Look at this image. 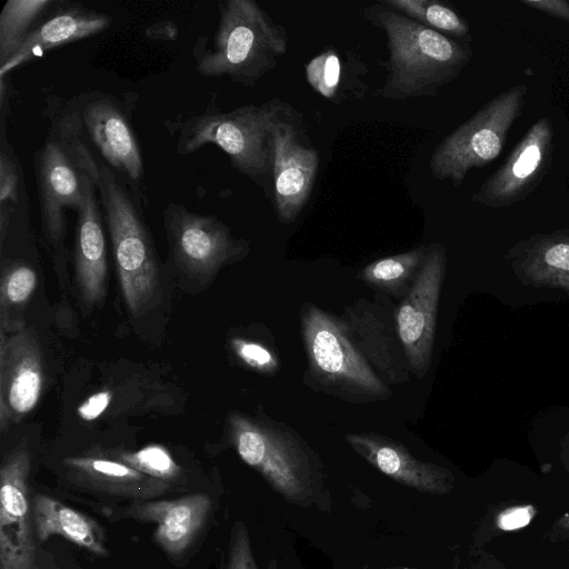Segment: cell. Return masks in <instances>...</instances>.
<instances>
[{
    "mask_svg": "<svg viewBox=\"0 0 569 569\" xmlns=\"http://www.w3.org/2000/svg\"><path fill=\"white\" fill-rule=\"evenodd\" d=\"M229 440L243 462L284 500L302 508H331L328 473L319 455L291 426L260 412L231 411Z\"/></svg>",
    "mask_w": 569,
    "mask_h": 569,
    "instance_id": "6da1fadb",
    "label": "cell"
},
{
    "mask_svg": "<svg viewBox=\"0 0 569 569\" xmlns=\"http://www.w3.org/2000/svg\"><path fill=\"white\" fill-rule=\"evenodd\" d=\"M386 33L388 74L378 91L386 99L435 97L458 78L472 58V49L425 27L378 1L363 11Z\"/></svg>",
    "mask_w": 569,
    "mask_h": 569,
    "instance_id": "7a4b0ae2",
    "label": "cell"
},
{
    "mask_svg": "<svg viewBox=\"0 0 569 569\" xmlns=\"http://www.w3.org/2000/svg\"><path fill=\"white\" fill-rule=\"evenodd\" d=\"M219 20L211 43H193L196 70L202 77H228L253 87L273 70L288 50V33L253 0L219 1Z\"/></svg>",
    "mask_w": 569,
    "mask_h": 569,
    "instance_id": "3957f363",
    "label": "cell"
},
{
    "mask_svg": "<svg viewBox=\"0 0 569 569\" xmlns=\"http://www.w3.org/2000/svg\"><path fill=\"white\" fill-rule=\"evenodd\" d=\"M84 166L99 193L124 302L138 317L152 306L160 288L158 257L141 204L126 182L90 152Z\"/></svg>",
    "mask_w": 569,
    "mask_h": 569,
    "instance_id": "277c9868",
    "label": "cell"
},
{
    "mask_svg": "<svg viewBox=\"0 0 569 569\" xmlns=\"http://www.w3.org/2000/svg\"><path fill=\"white\" fill-rule=\"evenodd\" d=\"M299 318L307 360L302 382L307 388L352 405L391 397L390 387L356 349L337 315L307 301Z\"/></svg>",
    "mask_w": 569,
    "mask_h": 569,
    "instance_id": "5b68a950",
    "label": "cell"
},
{
    "mask_svg": "<svg viewBox=\"0 0 569 569\" xmlns=\"http://www.w3.org/2000/svg\"><path fill=\"white\" fill-rule=\"evenodd\" d=\"M286 103L274 98L262 104H247L228 112L209 106L206 111L170 122L177 152L190 154L216 144L232 166L259 186L271 169L269 130Z\"/></svg>",
    "mask_w": 569,
    "mask_h": 569,
    "instance_id": "8992f818",
    "label": "cell"
},
{
    "mask_svg": "<svg viewBox=\"0 0 569 569\" xmlns=\"http://www.w3.org/2000/svg\"><path fill=\"white\" fill-rule=\"evenodd\" d=\"M528 86L505 89L450 132L433 150L429 168L437 180L460 184L467 173L492 162L525 106Z\"/></svg>",
    "mask_w": 569,
    "mask_h": 569,
    "instance_id": "52a82bcc",
    "label": "cell"
},
{
    "mask_svg": "<svg viewBox=\"0 0 569 569\" xmlns=\"http://www.w3.org/2000/svg\"><path fill=\"white\" fill-rule=\"evenodd\" d=\"M34 156L42 232L54 248L63 244L66 210L80 207L83 198L86 146L64 119Z\"/></svg>",
    "mask_w": 569,
    "mask_h": 569,
    "instance_id": "ba28073f",
    "label": "cell"
},
{
    "mask_svg": "<svg viewBox=\"0 0 569 569\" xmlns=\"http://www.w3.org/2000/svg\"><path fill=\"white\" fill-rule=\"evenodd\" d=\"M170 257L177 267L197 279H210L223 267L250 252L248 241L212 214L190 211L169 201L162 212Z\"/></svg>",
    "mask_w": 569,
    "mask_h": 569,
    "instance_id": "9c48e42d",
    "label": "cell"
},
{
    "mask_svg": "<svg viewBox=\"0 0 569 569\" xmlns=\"http://www.w3.org/2000/svg\"><path fill=\"white\" fill-rule=\"evenodd\" d=\"M396 303L376 292L372 300L360 298L338 316L347 336L388 386L409 381V361L396 325Z\"/></svg>",
    "mask_w": 569,
    "mask_h": 569,
    "instance_id": "30bf717a",
    "label": "cell"
},
{
    "mask_svg": "<svg viewBox=\"0 0 569 569\" xmlns=\"http://www.w3.org/2000/svg\"><path fill=\"white\" fill-rule=\"evenodd\" d=\"M69 116L86 130L108 167L131 188L141 204L143 158L122 104L109 94L91 92L79 99L78 110Z\"/></svg>",
    "mask_w": 569,
    "mask_h": 569,
    "instance_id": "8fae6325",
    "label": "cell"
},
{
    "mask_svg": "<svg viewBox=\"0 0 569 569\" xmlns=\"http://www.w3.org/2000/svg\"><path fill=\"white\" fill-rule=\"evenodd\" d=\"M447 256L441 243L428 246L426 261L407 296L396 306V325L411 376L422 379L432 360L436 323Z\"/></svg>",
    "mask_w": 569,
    "mask_h": 569,
    "instance_id": "7c38bea8",
    "label": "cell"
},
{
    "mask_svg": "<svg viewBox=\"0 0 569 569\" xmlns=\"http://www.w3.org/2000/svg\"><path fill=\"white\" fill-rule=\"evenodd\" d=\"M555 131L549 118L536 121L505 162L471 196L489 208H505L525 200L550 170Z\"/></svg>",
    "mask_w": 569,
    "mask_h": 569,
    "instance_id": "4fadbf2b",
    "label": "cell"
},
{
    "mask_svg": "<svg viewBox=\"0 0 569 569\" xmlns=\"http://www.w3.org/2000/svg\"><path fill=\"white\" fill-rule=\"evenodd\" d=\"M288 112L286 104L268 136L274 208L278 220L284 224L293 222L308 202L319 168L318 151L302 143Z\"/></svg>",
    "mask_w": 569,
    "mask_h": 569,
    "instance_id": "5bb4252c",
    "label": "cell"
},
{
    "mask_svg": "<svg viewBox=\"0 0 569 569\" xmlns=\"http://www.w3.org/2000/svg\"><path fill=\"white\" fill-rule=\"evenodd\" d=\"M0 332V428L4 431L36 408L44 371L39 341L26 326Z\"/></svg>",
    "mask_w": 569,
    "mask_h": 569,
    "instance_id": "9a60e30c",
    "label": "cell"
},
{
    "mask_svg": "<svg viewBox=\"0 0 569 569\" xmlns=\"http://www.w3.org/2000/svg\"><path fill=\"white\" fill-rule=\"evenodd\" d=\"M83 184L82 202L76 211L74 270L80 298L88 308H93L99 307L107 295V246L101 202L87 169Z\"/></svg>",
    "mask_w": 569,
    "mask_h": 569,
    "instance_id": "2e32d148",
    "label": "cell"
},
{
    "mask_svg": "<svg viewBox=\"0 0 569 569\" xmlns=\"http://www.w3.org/2000/svg\"><path fill=\"white\" fill-rule=\"evenodd\" d=\"M345 440L368 463L406 487L432 495L453 488L455 477L448 469L417 459L398 440L376 432H349Z\"/></svg>",
    "mask_w": 569,
    "mask_h": 569,
    "instance_id": "e0dca14e",
    "label": "cell"
},
{
    "mask_svg": "<svg viewBox=\"0 0 569 569\" xmlns=\"http://www.w3.org/2000/svg\"><path fill=\"white\" fill-rule=\"evenodd\" d=\"M30 455L16 448L3 458L0 469V551L14 555L26 569L33 560L30 531L28 478Z\"/></svg>",
    "mask_w": 569,
    "mask_h": 569,
    "instance_id": "ac0fdd59",
    "label": "cell"
},
{
    "mask_svg": "<svg viewBox=\"0 0 569 569\" xmlns=\"http://www.w3.org/2000/svg\"><path fill=\"white\" fill-rule=\"evenodd\" d=\"M210 510V498L194 493L169 500L138 501L124 515L156 523L157 543L168 555L179 556L190 548L203 529Z\"/></svg>",
    "mask_w": 569,
    "mask_h": 569,
    "instance_id": "d6986e66",
    "label": "cell"
},
{
    "mask_svg": "<svg viewBox=\"0 0 569 569\" xmlns=\"http://www.w3.org/2000/svg\"><path fill=\"white\" fill-rule=\"evenodd\" d=\"M111 17L79 3L62 2L50 17L40 20L16 53L0 67V78L60 46L106 30Z\"/></svg>",
    "mask_w": 569,
    "mask_h": 569,
    "instance_id": "ffe728a7",
    "label": "cell"
},
{
    "mask_svg": "<svg viewBox=\"0 0 569 569\" xmlns=\"http://www.w3.org/2000/svg\"><path fill=\"white\" fill-rule=\"evenodd\" d=\"M71 480L91 491L147 501L168 492L171 485L149 477L117 458L80 456L64 459Z\"/></svg>",
    "mask_w": 569,
    "mask_h": 569,
    "instance_id": "44dd1931",
    "label": "cell"
},
{
    "mask_svg": "<svg viewBox=\"0 0 569 569\" xmlns=\"http://www.w3.org/2000/svg\"><path fill=\"white\" fill-rule=\"evenodd\" d=\"M33 522L37 538L42 542L51 536H61L98 556L109 553L100 525L86 513L52 497H34Z\"/></svg>",
    "mask_w": 569,
    "mask_h": 569,
    "instance_id": "7402d4cb",
    "label": "cell"
},
{
    "mask_svg": "<svg viewBox=\"0 0 569 569\" xmlns=\"http://www.w3.org/2000/svg\"><path fill=\"white\" fill-rule=\"evenodd\" d=\"M518 267L532 283L569 291V230L531 237L520 249Z\"/></svg>",
    "mask_w": 569,
    "mask_h": 569,
    "instance_id": "603a6c76",
    "label": "cell"
},
{
    "mask_svg": "<svg viewBox=\"0 0 569 569\" xmlns=\"http://www.w3.org/2000/svg\"><path fill=\"white\" fill-rule=\"evenodd\" d=\"M428 246H419L409 251L385 257L365 266L358 278L375 292L389 297L397 303L411 287L426 261Z\"/></svg>",
    "mask_w": 569,
    "mask_h": 569,
    "instance_id": "cb8c5ba5",
    "label": "cell"
},
{
    "mask_svg": "<svg viewBox=\"0 0 569 569\" xmlns=\"http://www.w3.org/2000/svg\"><path fill=\"white\" fill-rule=\"evenodd\" d=\"M37 273L29 264L11 261L3 266L0 280V325L2 331L26 326L21 313L36 290Z\"/></svg>",
    "mask_w": 569,
    "mask_h": 569,
    "instance_id": "d4e9b609",
    "label": "cell"
},
{
    "mask_svg": "<svg viewBox=\"0 0 569 569\" xmlns=\"http://www.w3.org/2000/svg\"><path fill=\"white\" fill-rule=\"evenodd\" d=\"M56 0H8L0 12V63L4 64L21 47L40 17Z\"/></svg>",
    "mask_w": 569,
    "mask_h": 569,
    "instance_id": "484cf974",
    "label": "cell"
},
{
    "mask_svg": "<svg viewBox=\"0 0 569 569\" xmlns=\"http://www.w3.org/2000/svg\"><path fill=\"white\" fill-rule=\"evenodd\" d=\"M387 7L442 34L470 41L468 22L438 0H380Z\"/></svg>",
    "mask_w": 569,
    "mask_h": 569,
    "instance_id": "4316f807",
    "label": "cell"
},
{
    "mask_svg": "<svg viewBox=\"0 0 569 569\" xmlns=\"http://www.w3.org/2000/svg\"><path fill=\"white\" fill-rule=\"evenodd\" d=\"M229 345L237 360L247 369L264 376L280 370L279 352L270 340L234 336Z\"/></svg>",
    "mask_w": 569,
    "mask_h": 569,
    "instance_id": "83f0119b",
    "label": "cell"
},
{
    "mask_svg": "<svg viewBox=\"0 0 569 569\" xmlns=\"http://www.w3.org/2000/svg\"><path fill=\"white\" fill-rule=\"evenodd\" d=\"M117 459L138 471L170 483L179 478L181 469L169 451L159 445H150L137 451H121Z\"/></svg>",
    "mask_w": 569,
    "mask_h": 569,
    "instance_id": "f1b7e54d",
    "label": "cell"
},
{
    "mask_svg": "<svg viewBox=\"0 0 569 569\" xmlns=\"http://www.w3.org/2000/svg\"><path fill=\"white\" fill-rule=\"evenodd\" d=\"M306 79L310 87L326 99H333L341 80V63L335 49H328L306 64Z\"/></svg>",
    "mask_w": 569,
    "mask_h": 569,
    "instance_id": "f546056e",
    "label": "cell"
},
{
    "mask_svg": "<svg viewBox=\"0 0 569 569\" xmlns=\"http://www.w3.org/2000/svg\"><path fill=\"white\" fill-rule=\"evenodd\" d=\"M223 569H259L253 556L248 529L241 521H237L231 530Z\"/></svg>",
    "mask_w": 569,
    "mask_h": 569,
    "instance_id": "4dcf8cb0",
    "label": "cell"
},
{
    "mask_svg": "<svg viewBox=\"0 0 569 569\" xmlns=\"http://www.w3.org/2000/svg\"><path fill=\"white\" fill-rule=\"evenodd\" d=\"M20 171L11 152L2 144L0 151V206H17L19 200Z\"/></svg>",
    "mask_w": 569,
    "mask_h": 569,
    "instance_id": "1f68e13d",
    "label": "cell"
},
{
    "mask_svg": "<svg viewBox=\"0 0 569 569\" xmlns=\"http://www.w3.org/2000/svg\"><path fill=\"white\" fill-rule=\"evenodd\" d=\"M536 516L531 505L512 506L503 509L496 518V526L503 531H513L527 527Z\"/></svg>",
    "mask_w": 569,
    "mask_h": 569,
    "instance_id": "d6a6232c",
    "label": "cell"
},
{
    "mask_svg": "<svg viewBox=\"0 0 569 569\" xmlns=\"http://www.w3.org/2000/svg\"><path fill=\"white\" fill-rule=\"evenodd\" d=\"M112 399V392L101 390L87 398L78 408L79 417L84 421H93L108 408Z\"/></svg>",
    "mask_w": 569,
    "mask_h": 569,
    "instance_id": "836d02e7",
    "label": "cell"
},
{
    "mask_svg": "<svg viewBox=\"0 0 569 569\" xmlns=\"http://www.w3.org/2000/svg\"><path fill=\"white\" fill-rule=\"evenodd\" d=\"M521 3L556 19L569 22V1L566 0H521Z\"/></svg>",
    "mask_w": 569,
    "mask_h": 569,
    "instance_id": "e575fe53",
    "label": "cell"
},
{
    "mask_svg": "<svg viewBox=\"0 0 569 569\" xmlns=\"http://www.w3.org/2000/svg\"><path fill=\"white\" fill-rule=\"evenodd\" d=\"M147 34L152 38L174 39L177 36V28L171 22H161L147 30Z\"/></svg>",
    "mask_w": 569,
    "mask_h": 569,
    "instance_id": "d590c367",
    "label": "cell"
},
{
    "mask_svg": "<svg viewBox=\"0 0 569 569\" xmlns=\"http://www.w3.org/2000/svg\"><path fill=\"white\" fill-rule=\"evenodd\" d=\"M0 569H26L19 559L7 551H0Z\"/></svg>",
    "mask_w": 569,
    "mask_h": 569,
    "instance_id": "8d00e7d4",
    "label": "cell"
},
{
    "mask_svg": "<svg viewBox=\"0 0 569 569\" xmlns=\"http://www.w3.org/2000/svg\"><path fill=\"white\" fill-rule=\"evenodd\" d=\"M559 526L569 530V512L565 513L558 521Z\"/></svg>",
    "mask_w": 569,
    "mask_h": 569,
    "instance_id": "74e56055",
    "label": "cell"
},
{
    "mask_svg": "<svg viewBox=\"0 0 569 569\" xmlns=\"http://www.w3.org/2000/svg\"><path fill=\"white\" fill-rule=\"evenodd\" d=\"M30 569H34V568L31 566V568H30Z\"/></svg>",
    "mask_w": 569,
    "mask_h": 569,
    "instance_id": "f35d334b",
    "label": "cell"
},
{
    "mask_svg": "<svg viewBox=\"0 0 569 569\" xmlns=\"http://www.w3.org/2000/svg\"><path fill=\"white\" fill-rule=\"evenodd\" d=\"M406 569H409V568H406Z\"/></svg>",
    "mask_w": 569,
    "mask_h": 569,
    "instance_id": "ab89813d",
    "label": "cell"
}]
</instances>
